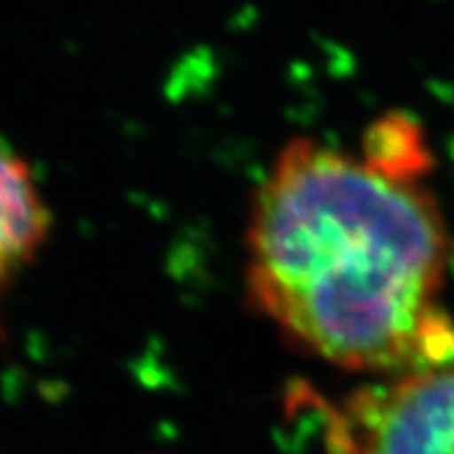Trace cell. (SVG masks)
I'll return each mask as SVG.
<instances>
[{"label": "cell", "mask_w": 454, "mask_h": 454, "mask_svg": "<svg viewBox=\"0 0 454 454\" xmlns=\"http://www.w3.org/2000/svg\"><path fill=\"white\" fill-rule=\"evenodd\" d=\"M246 253L251 301L306 353L385 378L454 359L452 241L419 179L293 139L253 200Z\"/></svg>", "instance_id": "cell-1"}, {"label": "cell", "mask_w": 454, "mask_h": 454, "mask_svg": "<svg viewBox=\"0 0 454 454\" xmlns=\"http://www.w3.org/2000/svg\"><path fill=\"white\" fill-rule=\"evenodd\" d=\"M51 214L21 153L0 135V293L43 251Z\"/></svg>", "instance_id": "cell-3"}, {"label": "cell", "mask_w": 454, "mask_h": 454, "mask_svg": "<svg viewBox=\"0 0 454 454\" xmlns=\"http://www.w3.org/2000/svg\"><path fill=\"white\" fill-rule=\"evenodd\" d=\"M332 415L329 454H454V359L387 376Z\"/></svg>", "instance_id": "cell-2"}, {"label": "cell", "mask_w": 454, "mask_h": 454, "mask_svg": "<svg viewBox=\"0 0 454 454\" xmlns=\"http://www.w3.org/2000/svg\"><path fill=\"white\" fill-rule=\"evenodd\" d=\"M364 156L389 172L422 179L434 165L431 151L418 123L403 116L380 119L364 137Z\"/></svg>", "instance_id": "cell-4"}]
</instances>
